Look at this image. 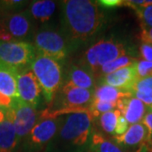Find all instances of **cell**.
I'll return each mask as SVG.
<instances>
[{
	"mask_svg": "<svg viewBox=\"0 0 152 152\" xmlns=\"http://www.w3.org/2000/svg\"><path fill=\"white\" fill-rule=\"evenodd\" d=\"M61 6L64 32L70 42H86L105 24L106 16L97 1L65 0Z\"/></svg>",
	"mask_w": 152,
	"mask_h": 152,
	"instance_id": "1",
	"label": "cell"
},
{
	"mask_svg": "<svg viewBox=\"0 0 152 152\" xmlns=\"http://www.w3.org/2000/svg\"><path fill=\"white\" fill-rule=\"evenodd\" d=\"M91 129L92 117L90 113L69 114L47 145L46 152H82L89 145Z\"/></svg>",
	"mask_w": 152,
	"mask_h": 152,
	"instance_id": "2",
	"label": "cell"
},
{
	"mask_svg": "<svg viewBox=\"0 0 152 152\" xmlns=\"http://www.w3.org/2000/svg\"><path fill=\"white\" fill-rule=\"evenodd\" d=\"M127 53V48L122 42L114 38L102 39L85 52L81 58L80 66L88 69L97 78L98 72L102 66Z\"/></svg>",
	"mask_w": 152,
	"mask_h": 152,
	"instance_id": "3",
	"label": "cell"
},
{
	"mask_svg": "<svg viewBox=\"0 0 152 152\" xmlns=\"http://www.w3.org/2000/svg\"><path fill=\"white\" fill-rule=\"evenodd\" d=\"M42 90L45 101L51 104L62 86V68L58 62L43 55L37 54L30 66Z\"/></svg>",
	"mask_w": 152,
	"mask_h": 152,
	"instance_id": "4",
	"label": "cell"
},
{
	"mask_svg": "<svg viewBox=\"0 0 152 152\" xmlns=\"http://www.w3.org/2000/svg\"><path fill=\"white\" fill-rule=\"evenodd\" d=\"M37 56L33 44L26 41H0V64L16 71L29 68Z\"/></svg>",
	"mask_w": 152,
	"mask_h": 152,
	"instance_id": "5",
	"label": "cell"
},
{
	"mask_svg": "<svg viewBox=\"0 0 152 152\" xmlns=\"http://www.w3.org/2000/svg\"><path fill=\"white\" fill-rule=\"evenodd\" d=\"M32 31V18L27 10L0 14V41H23Z\"/></svg>",
	"mask_w": 152,
	"mask_h": 152,
	"instance_id": "6",
	"label": "cell"
},
{
	"mask_svg": "<svg viewBox=\"0 0 152 152\" xmlns=\"http://www.w3.org/2000/svg\"><path fill=\"white\" fill-rule=\"evenodd\" d=\"M40 113L37 109L24 102L20 98L13 99L10 107L6 109L5 115L15 126L19 143L23 141L33 127L40 121Z\"/></svg>",
	"mask_w": 152,
	"mask_h": 152,
	"instance_id": "7",
	"label": "cell"
},
{
	"mask_svg": "<svg viewBox=\"0 0 152 152\" xmlns=\"http://www.w3.org/2000/svg\"><path fill=\"white\" fill-rule=\"evenodd\" d=\"M63 117L41 119L23 140L24 152H39L47 147L59 129Z\"/></svg>",
	"mask_w": 152,
	"mask_h": 152,
	"instance_id": "8",
	"label": "cell"
},
{
	"mask_svg": "<svg viewBox=\"0 0 152 152\" xmlns=\"http://www.w3.org/2000/svg\"><path fill=\"white\" fill-rule=\"evenodd\" d=\"M33 46L37 54L61 62L67 57L68 48L65 39L56 31L42 29L36 33Z\"/></svg>",
	"mask_w": 152,
	"mask_h": 152,
	"instance_id": "9",
	"label": "cell"
},
{
	"mask_svg": "<svg viewBox=\"0 0 152 152\" xmlns=\"http://www.w3.org/2000/svg\"><path fill=\"white\" fill-rule=\"evenodd\" d=\"M17 91L20 100L37 109L42 90L30 67L17 72Z\"/></svg>",
	"mask_w": 152,
	"mask_h": 152,
	"instance_id": "10",
	"label": "cell"
},
{
	"mask_svg": "<svg viewBox=\"0 0 152 152\" xmlns=\"http://www.w3.org/2000/svg\"><path fill=\"white\" fill-rule=\"evenodd\" d=\"M138 80L135 64L118 70L114 71L100 78L101 85L109 86L124 91L131 92L133 87Z\"/></svg>",
	"mask_w": 152,
	"mask_h": 152,
	"instance_id": "11",
	"label": "cell"
},
{
	"mask_svg": "<svg viewBox=\"0 0 152 152\" xmlns=\"http://www.w3.org/2000/svg\"><path fill=\"white\" fill-rule=\"evenodd\" d=\"M114 141L124 149L136 148L139 149L146 145L148 141V133L142 123L132 124L124 134L113 136Z\"/></svg>",
	"mask_w": 152,
	"mask_h": 152,
	"instance_id": "12",
	"label": "cell"
},
{
	"mask_svg": "<svg viewBox=\"0 0 152 152\" xmlns=\"http://www.w3.org/2000/svg\"><path fill=\"white\" fill-rule=\"evenodd\" d=\"M117 109L129 125L141 123L147 112L146 106L134 96L120 99L117 103Z\"/></svg>",
	"mask_w": 152,
	"mask_h": 152,
	"instance_id": "13",
	"label": "cell"
},
{
	"mask_svg": "<svg viewBox=\"0 0 152 152\" xmlns=\"http://www.w3.org/2000/svg\"><path fill=\"white\" fill-rule=\"evenodd\" d=\"M65 83L76 87L94 91L96 89V77L92 73L80 65L72 64L67 71Z\"/></svg>",
	"mask_w": 152,
	"mask_h": 152,
	"instance_id": "14",
	"label": "cell"
},
{
	"mask_svg": "<svg viewBox=\"0 0 152 152\" xmlns=\"http://www.w3.org/2000/svg\"><path fill=\"white\" fill-rule=\"evenodd\" d=\"M18 145L19 140L15 126L6 117L0 124V152H14Z\"/></svg>",
	"mask_w": 152,
	"mask_h": 152,
	"instance_id": "15",
	"label": "cell"
},
{
	"mask_svg": "<svg viewBox=\"0 0 152 152\" xmlns=\"http://www.w3.org/2000/svg\"><path fill=\"white\" fill-rule=\"evenodd\" d=\"M15 69L0 64V92L12 99L19 98Z\"/></svg>",
	"mask_w": 152,
	"mask_h": 152,
	"instance_id": "16",
	"label": "cell"
},
{
	"mask_svg": "<svg viewBox=\"0 0 152 152\" xmlns=\"http://www.w3.org/2000/svg\"><path fill=\"white\" fill-rule=\"evenodd\" d=\"M56 2L51 0H37L30 4L27 11L32 19L40 22L49 20L56 11Z\"/></svg>",
	"mask_w": 152,
	"mask_h": 152,
	"instance_id": "17",
	"label": "cell"
},
{
	"mask_svg": "<svg viewBox=\"0 0 152 152\" xmlns=\"http://www.w3.org/2000/svg\"><path fill=\"white\" fill-rule=\"evenodd\" d=\"M91 152H128L113 139H107L100 133H94L89 143Z\"/></svg>",
	"mask_w": 152,
	"mask_h": 152,
	"instance_id": "18",
	"label": "cell"
},
{
	"mask_svg": "<svg viewBox=\"0 0 152 152\" xmlns=\"http://www.w3.org/2000/svg\"><path fill=\"white\" fill-rule=\"evenodd\" d=\"M129 96H132V95L128 91H124L109 86L100 85L99 86L96 87L94 91L93 99L114 104L117 107V103L120 99Z\"/></svg>",
	"mask_w": 152,
	"mask_h": 152,
	"instance_id": "19",
	"label": "cell"
},
{
	"mask_svg": "<svg viewBox=\"0 0 152 152\" xmlns=\"http://www.w3.org/2000/svg\"><path fill=\"white\" fill-rule=\"evenodd\" d=\"M137 62H138L137 58H134V57H131V56H129V55H125V56H123V57H120V58H117V59L111 62V63H109L107 64L102 66L101 68V69L98 72L97 77L101 78L102 76L108 75L110 73H113L114 71L118 70L120 69H123V68L128 67V66L134 65Z\"/></svg>",
	"mask_w": 152,
	"mask_h": 152,
	"instance_id": "20",
	"label": "cell"
},
{
	"mask_svg": "<svg viewBox=\"0 0 152 152\" xmlns=\"http://www.w3.org/2000/svg\"><path fill=\"white\" fill-rule=\"evenodd\" d=\"M120 115L121 113L119 111L118 109H114L98 117L99 125L103 132L108 134L115 135V129Z\"/></svg>",
	"mask_w": 152,
	"mask_h": 152,
	"instance_id": "21",
	"label": "cell"
},
{
	"mask_svg": "<svg viewBox=\"0 0 152 152\" xmlns=\"http://www.w3.org/2000/svg\"><path fill=\"white\" fill-rule=\"evenodd\" d=\"M114 109H117L116 105L114 104L93 99L92 102L89 107V112L92 118H98L102 114L113 111Z\"/></svg>",
	"mask_w": 152,
	"mask_h": 152,
	"instance_id": "22",
	"label": "cell"
},
{
	"mask_svg": "<svg viewBox=\"0 0 152 152\" xmlns=\"http://www.w3.org/2000/svg\"><path fill=\"white\" fill-rule=\"evenodd\" d=\"M135 11L143 26L152 27V4L147 6H129Z\"/></svg>",
	"mask_w": 152,
	"mask_h": 152,
	"instance_id": "23",
	"label": "cell"
},
{
	"mask_svg": "<svg viewBox=\"0 0 152 152\" xmlns=\"http://www.w3.org/2000/svg\"><path fill=\"white\" fill-rule=\"evenodd\" d=\"M26 1L20 0H3L0 1V14H10L20 11L26 4Z\"/></svg>",
	"mask_w": 152,
	"mask_h": 152,
	"instance_id": "24",
	"label": "cell"
},
{
	"mask_svg": "<svg viewBox=\"0 0 152 152\" xmlns=\"http://www.w3.org/2000/svg\"><path fill=\"white\" fill-rule=\"evenodd\" d=\"M130 93L132 96L140 100L146 107H148V108H150L152 106V89L141 87L134 89Z\"/></svg>",
	"mask_w": 152,
	"mask_h": 152,
	"instance_id": "25",
	"label": "cell"
},
{
	"mask_svg": "<svg viewBox=\"0 0 152 152\" xmlns=\"http://www.w3.org/2000/svg\"><path fill=\"white\" fill-rule=\"evenodd\" d=\"M135 68L138 79H143L152 75V62L138 60L135 64Z\"/></svg>",
	"mask_w": 152,
	"mask_h": 152,
	"instance_id": "26",
	"label": "cell"
},
{
	"mask_svg": "<svg viewBox=\"0 0 152 152\" xmlns=\"http://www.w3.org/2000/svg\"><path fill=\"white\" fill-rule=\"evenodd\" d=\"M141 123L145 127L147 133H148V141L147 144L152 142V110L150 108L147 109L145 115L144 116Z\"/></svg>",
	"mask_w": 152,
	"mask_h": 152,
	"instance_id": "27",
	"label": "cell"
},
{
	"mask_svg": "<svg viewBox=\"0 0 152 152\" xmlns=\"http://www.w3.org/2000/svg\"><path fill=\"white\" fill-rule=\"evenodd\" d=\"M129 124L127 122V120L125 119V118L121 114L118 119V123H117V126L115 129V135L118 136L124 134L126 131L129 129Z\"/></svg>",
	"mask_w": 152,
	"mask_h": 152,
	"instance_id": "28",
	"label": "cell"
},
{
	"mask_svg": "<svg viewBox=\"0 0 152 152\" xmlns=\"http://www.w3.org/2000/svg\"><path fill=\"white\" fill-rule=\"evenodd\" d=\"M140 53L142 60L152 62V45L142 42L140 47Z\"/></svg>",
	"mask_w": 152,
	"mask_h": 152,
	"instance_id": "29",
	"label": "cell"
},
{
	"mask_svg": "<svg viewBox=\"0 0 152 152\" xmlns=\"http://www.w3.org/2000/svg\"><path fill=\"white\" fill-rule=\"evenodd\" d=\"M141 26L140 39L143 43H148L152 45V27H148L145 26Z\"/></svg>",
	"mask_w": 152,
	"mask_h": 152,
	"instance_id": "30",
	"label": "cell"
},
{
	"mask_svg": "<svg viewBox=\"0 0 152 152\" xmlns=\"http://www.w3.org/2000/svg\"><path fill=\"white\" fill-rule=\"evenodd\" d=\"M97 3L101 7L107 8V9H112V8L124 5L123 0H100V1H97Z\"/></svg>",
	"mask_w": 152,
	"mask_h": 152,
	"instance_id": "31",
	"label": "cell"
},
{
	"mask_svg": "<svg viewBox=\"0 0 152 152\" xmlns=\"http://www.w3.org/2000/svg\"><path fill=\"white\" fill-rule=\"evenodd\" d=\"M141 87H146V88L152 89V75L148 76V77H145V78H143V79H138V80L134 84V86L133 87L132 91L134 89L141 88Z\"/></svg>",
	"mask_w": 152,
	"mask_h": 152,
	"instance_id": "32",
	"label": "cell"
},
{
	"mask_svg": "<svg viewBox=\"0 0 152 152\" xmlns=\"http://www.w3.org/2000/svg\"><path fill=\"white\" fill-rule=\"evenodd\" d=\"M13 103V99L11 97H9L5 96L4 94L0 92V107L8 109L11 107Z\"/></svg>",
	"mask_w": 152,
	"mask_h": 152,
	"instance_id": "33",
	"label": "cell"
},
{
	"mask_svg": "<svg viewBox=\"0 0 152 152\" xmlns=\"http://www.w3.org/2000/svg\"><path fill=\"white\" fill-rule=\"evenodd\" d=\"M5 118H6L5 111H4V112H0V124L5 120Z\"/></svg>",
	"mask_w": 152,
	"mask_h": 152,
	"instance_id": "34",
	"label": "cell"
},
{
	"mask_svg": "<svg viewBox=\"0 0 152 152\" xmlns=\"http://www.w3.org/2000/svg\"><path fill=\"white\" fill-rule=\"evenodd\" d=\"M146 149H147V152H152V142L149 143V144H147Z\"/></svg>",
	"mask_w": 152,
	"mask_h": 152,
	"instance_id": "35",
	"label": "cell"
},
{
	"mask_svg": "<svg viewBox=\"0 0 152 152\" xmlns=\"http://www.w3.org/2000/svg\"><path fill=\"white\" fill-rule=\"evenodd\" d=\"M136 152H147L146 145H144V146H142L141 148H140Z\"/></svg>",
	"mask_w": 152,
	"mask_h": 152,
	"instance_id": "36",
	"label": "cell"
},
{
	"mask_svg": "<svg viewBox=\"0 0 152 152\" xmlns=\"http://www.w3.org/2000/svg\"><path fill=\"white\" fill-rule=\"evenodd\" d=\"M4 111H6V109L2 107H0V112H4Z\"/></svg>",
	"mask_w": 152,
	"mask_h": 152,
	"instance_id": "37",
	"label": "cell"
},
{
	"mask_svg": "<svg viewBox=\"0 0 152 152\" xmlns=\"http://www.w3.org/2000/svg\"><path fill=\"white\" fill-rule=\"evenodd\" d=\"M150 109H151V110H152V106H151V107H150Z\"/></svg>",
	"mask_w": 152,
	"mask_h": 152,
	"instance_id": "38",
	"label": "cell"
}]
</instances>
